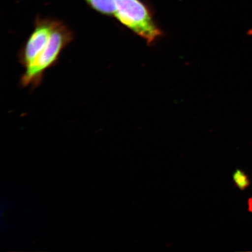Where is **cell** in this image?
<instances>
[{
  "label": "cell",
  "instance_id": "obj_1",
  "mask_svg": "<svg viewBox=\"0 0 252 252\" xmlns=\"http://www.w3.org/2000/svg\"><path fill=\"white\" fill-rule=\"evenodd\" d=\"M74 39V34L67 25L57 21L48 43L36 61L25 68L21 78L22 86L37 87L42 82L44 72L54 65L63 49Z\"/></svg>",
  "mask_w": 252,
  "mask_h": 252
},
{
  "label": "cell",
  "instance_id": "obj_2",
  "mask_svg": "<svg viewBox=\"0 0 252 252\" xmlns=\"http://www.w3.org/2000/svg\"><path fill=\"white\" fill-rule=\"evenodd\" d=\"M114 16L120 23L149 43L155 42L161 36V31L140 0H119Z\"/></svg>",
  "mask_w": 252,
  "mask_h": 252
},
{
  "label": "cell",
  "instance_id": "obj_3",
  "mask_svg": "<svg viewBox=\"0 0 252 252\" xmlns=\"http://www.w3.org/2000/svg\"><path fill=\"white\" fill-rule=\"evenodd\" d=\"M57 20L37 19L34 30L20 53V62L26 68L36 61L51 37Z\"/></svg>",
  "mask_w": 252,
  "mask_h": 252
},
{
  "label": "cell",
  "instance_id": "obj_4",
  "mask_svg": "<svg viewBox=\"0 0 252 252\" xmlns=\"http://www.w3.org/2000/svg\"><path fill=\"white\" fill-rule=\"evenodd\" d=\"M85 1L99 13L114 16L119 0H85Z\"/></svg>",
  "mask_w": 252,
  "mask_h": 252
},
{
  "label": "cell",
  "instance_id": "obj_5",
  "mask_svg": "<svg viewBox=\"0 0 252 252\" xmlns=\"http://www.w3.org/2000/svg\"><path fill=\"white\" fill-rule=\"evenodd\" d=\"M233 182L239 190L244 191L251 185L248 175L240 169H236L232 174Z\"/></svg>",
  "mask_w": 252,
  "mask_h": 252
}]
</instances>
